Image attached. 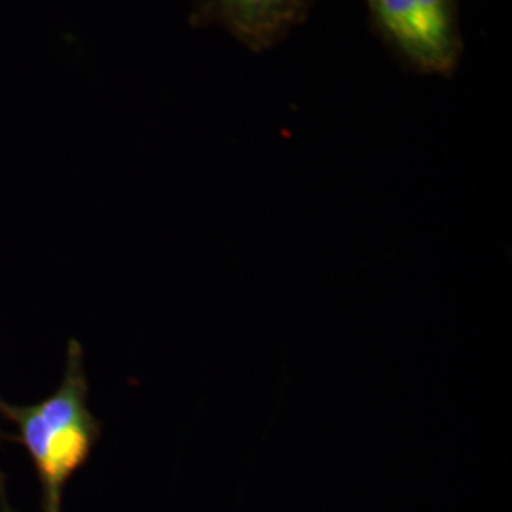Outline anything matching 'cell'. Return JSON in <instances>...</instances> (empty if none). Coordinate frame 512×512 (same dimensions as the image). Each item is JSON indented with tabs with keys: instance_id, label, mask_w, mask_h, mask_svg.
<instances>
[{
	"instance_id": "6da1fadb",
	"label": "cell",
	"mask_w": 512,
	"mask_h": 512,
	"mask_svg": "<svg viewBox=\"0 0 512 512\" xmlns=\"http://www.w3.org/2000/svg\"><path fill=\"white\" fill-rule=\"evenodd\" d=\"M88 378L82 346L71 340L65 374L46 401L19 406L0 401V414L18 429L19 440L35 463L44 512H61L69 478L90 458L101 425L88 404Z\"/></svg>"
},
{
	"instance_id": "7a4b0ae2",
	"label": "cell",
	"mask_w": 512,
	"mask_h": 512,
	"mask_svg": "<svg viewBox=\"0 0 512 512\" xmlns=\"http://www.w3.org/2000/svg\"><path fill=\"white\" fill-rule=\"evenodd\" d=\"M372 27L423 76H450L463 55L458 0H365Z\"/></svg>"
},
{
	"instance_id": "3957f363",
	"label": "cell",
	"mask_w": 512,
	"mask_h": 512,
	"mask_svg": "<svg viewBox=\"0 0 512 512\" xmlns=\"http://www.w3.org/2000/svg\"><path fill=\"white\" fill-rule=\"evenodd\" d=\"M319 0H192L190 23L217 27L255 54H262L302 25Z\"/></svg>"
},
{
	"instance_id": "277c9868",
	"label": "cell",
	"mask_w": 512,
	"mask_h": 512,
	"mask_svg": "<svg viewBox=\"0 0 512 512\" xmlns=\"http://www.w3.org/2000/svg\"><path fill=\"white\" fill-rule=\"evenodd\" d=\"M0 507H2V512H8V501H6V488H4L2 471H0Z\"/></svg>"
}]
</instances>
